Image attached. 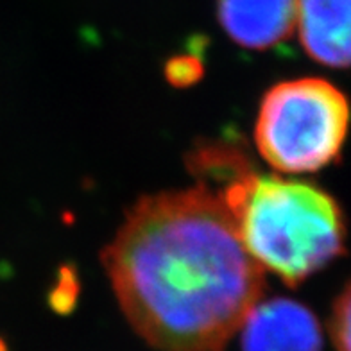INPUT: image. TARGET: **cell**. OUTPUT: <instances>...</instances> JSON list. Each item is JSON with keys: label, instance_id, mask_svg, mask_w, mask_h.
Here are the masks:
<instances>
[{"label": "cell", "instance_id": "obj_9", "mask_svg": "<svg viewBox=\"0 0 351 351\" xmlns=\"http://www.w3.org/2000/svg\"><path fill=\"white\" fill-rule=\"evenodd\" d=\"M75 298H77V285L74 282V276L61 278L60 285L56 287L51 296L52 308L61 312V314H66L72 310Z\"/></svg>", "mask_w": 351, "mask_h": 351}, {"label": "cell", "instance_id": "obj_1", "mask_svg": "<svg viewBox=\"0 0 351 351\" xmlns=\"http://www.w3.org/2000/svg\"><path fill=\"white\" fill-rule=\"evenodd\" d=\"M125 317L162 351H224L263 291L213 190L145 195L102 254Z\"/></svg>", "mask_w": 351, "mask_h": 351}, {"label": "cell", "instance_id": "obj_5", "mask_svg": "<svg viewBox=\"0 0 351 351\" xmlns=\"http://www.w3.org/2000/svg\"><path fill=\"white\" fill-rule=\"evenodd\" d=\"M222 29L244 49L265 51L296 27L298 0H217Z\"/></svg>", "mask_w": 351, "mask_h": 351}, {"label": "cell", "instance_id": "obj_3", "mask_svg": "<svg viewBox=\"0 0 351 351\" xmlns=\"http://www.w3.org/2000/svg\"><path fill=\"white\" fill-rule=\"evenodd\" d=\"M348 117L346 97L328 81H285L263 95L254 142L263 160L276 171L314 172L339 158Z\"/></svg>", "mask_w": 351, "mask_h": 351}, {"label": "cell", "instance_id": "obj_2", "mask_svg": "<svg viewBox=\"0 0 351 351\" xmlns=\"http://www.w3.org/2000/svg\"><path fill=\"white\" fill-rule=\"evenodd\" d=\"M260 267L296 287L344 253L335 199L308 183L245 174L215 192Z\"/></svg>", "mask_w": 351, "mask_h": 351}, {"label": "cell", "instance_id": "obj_7", "mask_svg": "<svg viewBox=\"0 0 351 351\" xmlns=\"http://www.w3.org/2000/svg\"><path fill=\"white\" fill-rule=\"evenodd\" d=\"M350 287H344L333 303L330 315V335L335 351H350Z\"/></svg>", "mask_w": 351, "mask_h": 351}, {"label": "cell", "instance_id": "obj_8", "mask_svg": "<svg viewBox=\"0 0 351 351\" xmlns=\"http://www.w3.org/2000/svg\"><path fill=\"white\" fill-rule=\"evenodd\" d=\"M165 75L174 86H190L203 75V66L192 56H181L167 63Z\"/></svg>", "mask_w": 351, "mask_h": 351}, {"label": "cell", "instance_id": "obj_4", "mask_svg": "<svg viewBox=\"0 0 351 351\" xmlns=\"http://www.w3.org/2000/svg\"><path fill=\"white\" fill-rule=\"evenodd\" d=\"M242 351H323L315 315L298 301L274 298L245 315Z\"/></svg>", "mask_w": 351, "mask_h": 351}, {"label": "cell", "instance_id": "obj_10", "mask_svg": "<svg viewBox=\"0 0 351 351\" xmlns=\"http://www.w3.org/2000/svg\"><path fill=\"white\" fill-rule=\"evenodd\" d=\"M0 351H8V348H5V344L2 339H0Z\"/></svg>", "mask_w": 351, "mask_h": 351}, {"label": "cell", "instance_id": "obj_6", "mask_svg": "<svg viewBox=\"0 0 351 351\" xmlns=\"http://www.w3.org/2000/svg\"><path fill=\"white\" fill-rule=\"evenodd\" d=\"M296 23L312 60L333 69L350 65V0H298Z\"/></svg>", "mask_w": 351, "mask_h": 351}]
</instances>
